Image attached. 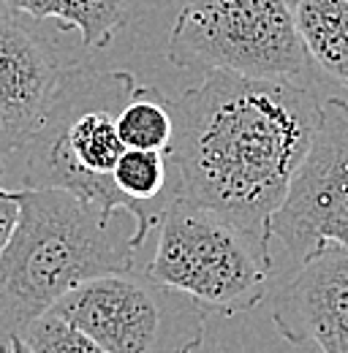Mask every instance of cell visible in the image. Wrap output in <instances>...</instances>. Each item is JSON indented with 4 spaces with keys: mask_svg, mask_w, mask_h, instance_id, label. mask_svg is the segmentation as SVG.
Listing matches in <instances>:
<instances>
[{
    "mask_svg": "<svg viewBox=\"0 0 348 353\" xmlns=\"http://www.w3.org/2000/svg\"><path fill=\"white\" fill-rule=\"evenodd\" d=\"M172 109L174 199L213 210L269 245V221L321 120L316 95L291 79L204 71Z\"/></svg>",
    "mask_w": 348,
    "mask_h": 353,
    "instance_id": "1",
    "label": "cell"
},
{
    "mask_svg": "<svg viewBox=\"0 0 348 353\" xmlns=\"http://www.w3.org/2000/svg\"><path fill=\"white\" fill-rule=\"evenodd\" d=\"M133 231L57 188H22L19 223L0 253V348L98 274L133 272Z\"/></svg>",
    "mask_w": 348,
    "mask_h": 353,
    "instance_id": "2",
    "label": "cell"
},
{
    "mask_svg": "<svg viewBox=\"0 0 348 353\" xmlns=\"http://www.w3.org/2000/svg\"><path fill=\"white\" fill-rule=\"evenodd\" d=\"M139 82L128 71L63 68L39 131L25 144V188L68 190L101 215L128 212L126 196L112 172L126 152L117 133V114Z\"/></svg>",
    "mask_w": 348,
    "mask_h": 353,
    "instance_id": "3",
    "label": "cell"
},
{
    "mask_svg": "<svg viewBox=\"0 0 348 353\" xmlns=\"http://www.w3.org/2000/svg\"><path fill=\"white\" fill-rule=\"evenodd\" d=\"M158 228L144 272L150 280L191 296L210 315H237L264 302L275 259L256 234L185 199L169 201Z\"/></svg>",
    "mask_w": 348,
    "mask_h": 353,
    "instance_id": "4",
    "label": "cell"
},
{
    "mask_svg": "<svg viewBox=\"0 0 348 353\" xmlns=\"http://www.w3.org/2000/svg\"><path fill=\"white\" fill-rule=\"evenodd\" d=\"M166 57L174 68L245 79H294L307 65L291 0H188L172 25Z\"/></svg>",
    "mask_w": 348,
    "mask_h": 353,
    "instance_id": "5",
    "label": "cell"
},
{
    "mask_svg": "<svg viewBox=\"0 0 348 353\" xmlns=\"http://www.w3.org/2000/svg\"><path fill=\"white\" fill-rule=\"evenodd\" d=\"M49 312L109 353H193L210 318L191 296L130 272L90 277Z\"/></svg>",
    "mask_w": 348,
    "mask_h": 353,
    "instance_id": "6",
    "label": "cell"
},
{
    "mask_svg": "<svg viewBox=\"0 0 348 353\" xmlns=\"http://www.w3.org/2000/svg\"><path fill=\"white\" fill-rule=\"evenodd\" d=\"M272 242H280L300 264L324 250L348 248V101L343 98L321 103L313 144L269 221Z\"/></svg>",
    "mask_w": 348,
    "mask_h": 353,
    "instance_id": "7",
    "label": "cell"
},
{
    "mask_svg": "<svg viewBox=\"0 0 348 353\" xmlns=\"http://www.w3.org/2000/svg\"><path fill=\"white\" fill-rule=\"evenodd\" d=\"M63 68L49 41L0 6V155L39 131Z\"/></svg>",
    "mask_w": 348,
    "mask_h": 353,
    "instance_id": "8",
    "label": "cell"
},
{
    "mask_svg": "<svg viewBox=\"0 0 348 353\" xmlns=\"http://www.w3.org/2000/svg\"><path fill=\"white\" fill-rule=\"evenodd\" d=\"M272 323L294 345L348 353V248L300 264L272 299Z\"/></svg>",
    "mask_w": 348,
    "mask_h": 353,
    "instance_id": "9",
    "label": "cell"
},
{
    "mask_svg": "<svg viewBox=\"0 0 348 353\" xmlns=\"http://www.w3.org/2000/svg\"><path fill=\"white\" fill-rule=\"evenodd\" d=\"M0 6L36 22L55 19L60 30H77L90 49L109 46L128 22V0H0Z\"/></svg>",
    "mask_w": 348,
    "mask_h": 353,
    "instance_id": "10",
    "label": "cell"
},
{
    "mask_svg": "<svg viewBox=\"0 0 348 353\" xmlns=\"http://www.w3.org/2000/svg\"><path fill=\"white\" fill-rule=\"evenodd\" d=\"M291 11L307 57L348 88V0H294Z\"/></svg>",
    "mask_w": 348,
    "mask_h": 353,
    "instance_id": "11",
    "label": "cell"
},
{
    "mask_svg": "<svg viewBox=\"0 0 348 353\" xmlns=\"http://www.w3.org/2000/svg\"><path fill=\"white\" fill-rule=\"evenodd\" d=\"M117 133L126 150L166 152L174 136L172 101L150 85H139L117 114Z\"/></svg>",
    "mask_w": 348,
    "mask_h": 353,
    "instance_id": "12",
    "label": "cell"
},
{
    "mask_svg": "<svg viewBox=\"0 0 348 353\" xmlns=\"http://www.w3.org/2000/svg\"><path fill=\"white\" fill-rule=\"evenodd\" d=\"M19 337L33 353H109L55 312H44Z\"/></svg>",
    "mask_w": 348,
    "mask_h": 353,
    "instance_id": "13",
    "label": "cell"
},
{
    "mask_svg": "<svg viewBox=\"0 0 348 353\" xmlns=\"http://www.w3.org/2000/svg\"><path fill=\"white\" fill-rule=\"evenodd\" d=\"M0 174H3V169H0ZM19 199H22V190H8L0 182V253L6 250L11 234L19 223Z\"/></svg>",
    "mask_w": 348,
    "mask_h": 353,
    "instance_id": "14",
    "label": "cell"
},
{
    "mask_svg": "<svg viewBox=\"0 0 348 353\" xmlns=\"http://www.w3.org/2000/svg\"><path fill=\"white\" fill-rule=\"evenodd\" d=\"M6 353H33V351L28 348V343L22 337H11L8 345H6Z\"/></svg>",
    "mask_w": 348,
    "mask_h": 353,
    "instance_id": "15",
    "label": "cell"
}]
</instances>
